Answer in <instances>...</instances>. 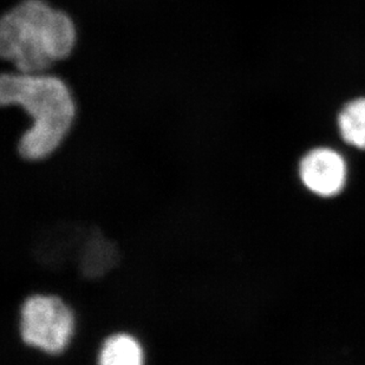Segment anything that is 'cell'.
I'll return each instance as SVG.
<instances>
[{"instance_id":"obj_1","label":"cell","mask_w":365,"mask_h":365,"mask_svg":"<svg viewBox=\"0 0 365 365\" xmlns=\"http://www.w3.org/2000/svg\"><path fill=\"white\" fill-rule=\"evenodd\" d=\"M0 103L18 106L32 120L21 135V158L38 161L51 155L69 134L76 118V103L64 81L46 73H4Z\"/></svg>"},{"instance_id":"obj_2","label":"cell","mask_w":365,"mask_h":365,"mask_svg":"<svg viewBox=\"0 0 365 365\" xmlns=\"http://www.w3.org/2000/svg\"><path fill=\"white\" fill-rule=\"evenodd\" d=\"M75 45L73 19L44 0H23L0 21V55L18 73H43Z\"/></svg>"},{"instance_id":"obj_3","label":"cell","mask_w":365,"mask_h":365,"mask_svg":"<svg viewBox=\"0 0 365 365\" xmlns=\"http://www.w3.org/2000/svg\"><path fill=\"white\" fill-rule=\"evenodd\" d=\"M73 311L58 297L36 294L21 310V334L25 344L48 354L64 351L73 338Z\"/></svg>"},{"instance_id":"obj_4","label":"cell","mask_w":365,"mask_h":365,"mask_svg":"<svg viewBox=\"0 0 365 365\" xmlns=\"http://www.w3.org/2000/svg\"><path fill=\"white\" fill-rule=\"evenodd\" d=\"M299 176L311 193L332 197L344 188L348 169L344 159L337 152L317 148L307 153L300 161Z\"/></svg>"},{"instance_id":"obj_5","label":"cell","mask_w":365,"mask_h":365,"mask_svg":"<svg viewBox=\"0 0 365 365\" xmlns=\"http://www.w3.org/2000/svg\"><path fill=\"white\" fill-rule=\"evenodd\" d=\"M143 364V349L130 334H118L108 338L98 355V365Z\"/></svg>"},{"instance_id":"obj_6","label":"cell","mask_w":365,"mask_h":365,"mask_svg":"<svg viewBox=\"0 0 365 365\" xmlns=\"http://www.w3.org/2000/svg\"><path fill=\"white\" fill-rule=\"evenodd\" d=\"M338 123L346 143L365 149V98L350 102L341 110Z\"/></svg>"},{"instance_id":"obj_7","label":"cell","mask_w":365,"mask_h":365,"mask_svg":"<svg viewBox=\"0 0 365 365\" xmlns=\"http://www.w3.org/2000/svg\"><path fill=\"white\" fill-rule=\"evenodd\" d=\"M114 246L102 239L93 238L88 242L86 252L83 255L82 267L88 276H100L114 265Z\"/></svg>"}]
</instances>
